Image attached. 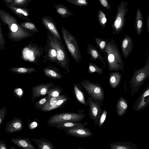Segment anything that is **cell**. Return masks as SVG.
I'll use <instances>...</instances> for the list:
<instances>
[{
	"mask_svg": "<svg viewBox=\"0 0 149 149\" xmlns=\"http://www.w3.org/2000/svg\"><path fill=\"white\" fill-rule=\"evenodd\" d=\"M0 20L3 24L8 26L9 32L7 36L12 41L18 42L33 36L21 26L15 17L3 9H0Z\"/></svg>",
	"mask_w": 149,
	"mask_h": 149,
	"instance_id": "1",
	"label": "cell"
},
{
	"mask_svg": "<svg viewBox=\"0 0 149 149\" xmlns=\"http://www.w3.org/2000/svg\"><path fill=\"white\" fill-rule=\"evenodd\" d=\"M44 48L32 42L24 47L19 57L24 61L37 64L44 52Z\"/></svg>",
	"mask_w": 149,
	"mask_h": 149,
	"instance_id": "2",
	"label": "cell"
},
{
	"mask_svg": "<svg viewBox=\"0 0 149 149\" xmlns=\"http://www.w3.org/2000/svg\"><path fill=\"white\" fill-rule=\"evenodd\" d=\"M149 77V64L147 61L142 68L135 70L130 81L132 95L137 92L146 80Z\"/></svg>",
	"mask_w": 149,
	"mask_h": 149,
	"instance_id": "3",
	"label": "cell"
},
{
	"mask_svg": "<svg viewBox=\"0 0 149 149\" xmlns=\"http://www.w3.org/2000/svg\"><path fill=\"white\" fill-rule=\"evenodd\" d=\"M48 38L54 47L56 52L57 64L61 68L67 69L69 62V58L64 45L50 32L47 34Z\"/></svg>",
	"mask_w": 149,
	"mask_h": 149,
	"instance_id": "4",
	"label": "cell"
},
{
	"mask_svg": "<svg viewBox=\"0 0 149 149\" xmlns=\"http://www.w3.org/2000/svg\"><path fill=\"white\" fill-rule=\"evenodd\" d=\"M63 39L68 51L75 61L79 63L81 56L79 44L75 37L63 27L61 28Z\"/></svg>",
	"mask_w": 149,
	"mask_h": 149,
	"instance_id": "5",
	"label": "cell"
},
{
	"mask_svg": "<svg viewBox=\"0 0 149 149\" xmlns=\"http://www.w3.org/2000/svg\"><path fill=\"white\" fill-rule=\"evenodd\" d=\"M85 115L73 113H59L51 116L47 121L48 125L55 127L60 124L68 122H79L85 117Z\"/></svg>",
	"mask_w": 149,
	"mask_h": 149,
	"instance_id": "6",
	"label": "cell"
},
{
	"mask_svg": "<svg viewBox=\"0 0 149 149\" xmlns=\"http://www.w3.org/2000/svg\"><path fill=\"white\" fill-rule=\"evenodd\" d=\"M81 84L90 97L102 103L105 94L102 87L99 83L85 79Z\"/></svg>",
	"mask_w": 149,
	"mask_h": 149,
	"instance_id": "7",
	"label": "cell"
},
{
	"mask_svg": "<svg viewBox=\"0 0 149 149\" xmlns=\"http://www.w3.org/2000/svg\"><path fill=\"white\" fill-rule=\"evenodd\" d=\"M88 101L89 105V114L91 118L93 119L96 124L98 123L99 117L102 111L101 107L102 103L90 97L88 98Z\"/></svg>",
	"mask_w": 149,
	"mask_h": 149,
	"instance_id": "8",
	"label": "cell"
},
{
	"mask_svg": "<svg viewBox=\"0 0 149 149\" xmlns=\"http://www.w3.org/2000/svg\"><path fill=\"white\" fill-rule=\"evenodd\" d=\"M149 105V86L148 85L132 106L136 111H141Z\"/></svg>",
	"mask_w": 149,
	"mask_h": 149,
	"instance_id": "9",
	"label": "cell"
},
{
	"mask_svg": "<svg viewBox=\"0 0 149 149\" xmlns=\"http://www.w3.org/2000/svg\"><path fill=\"white\" fill-rule=\"evenodd\" d=\"M41 22L48 31L56 37L61 43L63 44L54 20L50 16H46L42 18Z\"/></svg>",
	"mask_w": 149,
	"mask_h": 149,
	"instance_id": "10",
	"label": "cell"
},
{
	"mask_svg": "<svg viewBox=\"0 0 149 149\" xmlns=\"http://www.w3.org/2000/svg\"><path fill=\"white\" fill-rule=\"evenodd\" d=\"M23 127L21 119L18 117H15L6 123L4 130L6 132L13 133L21 131Z\"/></svg>",
	"mask_w": 149,
	"mask_h": 149,
	"instance_id": "11",
	"label": "cell"
},
{
	"mask_svg": "<svg viewBox=\"0 0 149 149\" xmlns=\"http://www.w3.org/2000/svg\"><path fill=\"white\" fill-rule=\"evenodd\" d=\"M68 135L79 138L88 137L92 135V133L89 129L84 127H79L64 130Z\"/></svg>",
	"mask_w": 149,
	"mask_h": 149,
	"instance_id": "12",
	"label": "cell"
},
{
	"mask_svg": "<svg viewBox=\"0 0 149 149\" xmlns=\"http://www.w3.org/2000/svg\"><path fill=\"white\" fill-rule=\"evenodd\" d=\"M44 50L45 54L43 57V58L57 63L56 50L47 38Z\"/></svg>",
	"mask_w": 149,
	"mask_h": 149,
	"instance_id": "13",
	"label": "cell"
},
{
	"mask_svg": "<svg viewBox=\"0 0 149 149\" xmlns=\"http://www.w3.org/2000/svg\"><path fill=\"white\" fill-rule=\"evenodd\" d=\"M50 85L51 84L49 83L41 84L33 87L31 89L32 94L31 97L32 101L36 97L47 94Z\"/></svg>",
	"mask_w": 149,
	"mask_h": 149,
	"instance_id": "14",
	"label": "cell"
},
{
	"mask_svg": "<svg viewBox=\"0 0 149 149\" xmlns=\"http://www.w3.org/2000/svg\"><path fill=\"white\" fill-rule=\"evenodd\" d=\"M11 140L15 145L23 149H38L33 145L31 140L29 137L12 138Z\"/></svg>",
	"mask_w": 149,
	"mask_h": 149,
	"instance_id": "15",
	"label": "cell"
},
{
	"mask_svg": "<svg viewBox=\"0 0 149 149\" xmlns=\"http://www.w3.org/2000/svg\"><path fill=\"white\" fill-rule=\"evenodd\" d=\"M7 6L19 19L26 21H31L29 17V11L26 8H21L12 5Z\"/></svg>",
	"mask_w": 149,
	"mask_h": 149,
	"instance_id": "16",
	"label": "cell"
},
{
	"mask_svg": "<svg viewBox=\"0 0 149 149\" xmlns=\"http://www.w3.org/2000/svg\"><path fill=\"white\" fill-rule=\"evenodd\" d=\"M31 141L35 143L38 149H54V144L44 138H32Z\"/></svg>",
	"mask_w": 149,
	"mask_h": 149,
	"instance_id": "17",
	"label": "cell"
},
{
	"mask_svg": "<svg viewBox=\"0 0 149 149\" xmlns=\"http://www.w3.org/2000/svg\"><path fill=\"white\" fill-rule=\"evenodd\" d=\"M128 107L127 101L123 96L120 97L118 100L116 105V113L118 116L120 117L123 116Z\"/></svg>",
	"mask_w": 149,
	"mask_h": 149,
	"instance_id": "18",
	"label": "cell"
},
{
	"mask_svg": "<svg viewBox=\"0 0 149 149\" xmlns=\"http://www.w3.org/2000/svg\"><path fill=\"white\" fill-rule=\"evenodd\" d=\"M54 6L56 9V12L62 17L67 18L74 15L69 9L65 5L58 4L54 5Z\"/></svg>",
	"mask_w": 149,
	"mask_h": 149,
	"instance_id": "19",
	"label": "cell"
},
{
	"mask_svg": "<svg viewBox=\"0 0 149 149\" xmlns=\"http://www.w3.org/2000/svg\"><path fill=\"white\" fill-rule=\"evenodd\" d=\"M122 75L118 72H112L109 74V83L112 88H116L120 84L122 79Z\"/></svg>",
	"mask_w": 149,
	"mask_h": 149,
	"instance_id": "20",
	"label": "cell"
},
{
	"mask_svg": "<svg viewBox=\"0 0 149 149\" xmlns=\"http://www.w3.org/2000/svg\"><path fill=\"white\" fill-rule=\"evenodd\" d=\"M87 123L86 122L84 123L68 122L63 123L56 125L55 127L57 129L61 130L70 129L79 127H84L86 125Z\"/></svg>",
	"mask_w": 149,
	"mask_h": 149,
	"instance_id": "21",
	"label": "cell"
},
{
	"mask_svg": "<svg viewBox=\"0 0 149 149\" xmlns=\"http://www.w3.org/2000/svg\"><path fill=\"white\" fill-rule=\"evenodd\" d=\"M9 70L17 74H30L36 71L34 68L21 66L12 67Z\"/></svg>",
	"mask_w": 149,
	"mask_h": 149,
	"instance_id": "22",
	"label": "cell"
},
{
	"mask_svg": "<svg viewBox=\"0 0 149 149\" xmlns=\"http://www.w3.org/2000/svg\"><path fill=\"white\" fill-rule=\"evenodd\" d=\"M19 24L23 29L33 34L38 33L39 31L36 25L31 21H26Z\"/></svg>",
	"mask_w": 149,
	"mask_h": 149,
	"instance_id": "23",
	"label": "cell"
},
{
	"mask_svg": "<svg viewBox=\"0 0 149 149\" xmlns=\"http://www.w3.org/2000/svg\"><path fill=\"white\" fill-rule=\"evenodd\" d=\"M65 97L64 96H59L57 97L48 98V100L43 106L41 108V110L47 111L50 108L53 106L59 100Z\"/></svg>",
	"mask_w": 149,
	"mask_h": 149,
	"instance_id": "24",
	"label": "cell"
},
{
	"mask_svg": "<svg viewBox=\"0 0 149 149\" xmlns=\"http://www.w3.org/2000/svg\"><path fill=\"white\" fill-rule=\"evenodd\" d=\"M74 89L76 97L78 100L82 104L87 105L88 103L85 100L84 96L82 92L79 89L77 85L74 84Z\"/></svg>",
	"mask_w": 149,
	"mask_h": 149,
	"instance_id": "25",
	"label": "cell"
},
{
	"mask_svg": "<svg viewBox=\"0 0 149 149\" xmlns=\"http://www.w3.org/2000/svg\"><path fill=\"white\" fill-rule=\"evenodd\" d=\"M44 72L47 76L54 79H59L61 76L54 70L49 68H46L44 69Z\"/></svg>",
	"mask_w": 149,
	"mask_h": 149,
	"instance_id": "26",
	"label": "cell"
},
{
	"mask_svg": "<svg viewBox=\"0 0 149 149\" xmlns=\"http://www.w3.org/2000/svg\"><path fill=\"white\" fill-rule=\"evenodd\" d=\"M103 70L102 68L99 67L96 65L92 63L89 64L88 72L90 74L95 72L101 75L103 73Z\"/></svg>",
	"mask_w": 149,
	"mask_h": 149,
	"instance_id": "27",
	"label": "cell"
},
{
	"mask_svg": "<svg viewBox=\"0 0 149 149\" xmlns=\"http://www.w3.org/2000/svg\"><path fill=\"white\" fill-rule=\"evenodd\" d=\"M31 0H13V5L15 6L25 8Z\"/></svg>",
	"mask_w": 149,
	"mask_h": 149,
	"instance_id": "28",
	"label": "cell"
},
{
	"mask_svg": "<svg viewBox=\"0 0 149 149\" xmlns=\"http://www.w3.org/2000/svg\"><path fill=\"white\" fill-rule=\"evenodd\" d=\"M68 3L79 6H84L88 5V2L86 0H66Z\"/></svg>",
	"mask_w": 149,
	"mask_h": 149,
	"instance_id": "29",
	"label": "cell"
},
{
	"mask_svg": "<svg viewBox=\"0 0 149 149\" xmlns=\"http://www.w3.org/2000/svg\"><path fill=\"white\" fill-rule=\"evenodd\" d=\"M61 92L60 90L58 88L49 90L47 93L48 98L58 97L59 96V94Z\"/></svg>",
	"mask_w": 149,
	"mask_h": 149,
	"instance_id": "30",
	"label": "cell"
},
{
	"mask_svg": "<svg viewBox=\"0 0 149 149\" xmlns=\"http://www.w3.org/2000/svg\"><path fill=\"white\" fill-rule=\"evenodd\" d=\"M107 111L105 109V108H104L102 110L101 114L98 120V123L100 127H101L102 126L105 121L107 117Z\"/></svg>",
	"mask_w": 149,
	"mask_h": 149,
	"instance_id": "31",
	"label": "cell"
},
{
	"mask_svg": "<svg viewBox=\"0 0 149 149\" xmlns=\"http://www.w3.org/2000/svg\"><path fill=\"white\" fill-rule=\"evenodd\" d=\"M6 40L3 35L1 27V23L0 21V49L5 48Z\"/></svg>",
	"mask_w": 149,
	"mask_h": 149,
	"instance_id": "32",
	"label": "cell"
},
{
	"mask_svg": "<svg viewBox=\"0 0 149 149\" xmlns=\"http://www.w3.org/2000/svg\"><path fill=\"white\" fill-rule=\"evenodd\" d=\"M13 93L15 97L17 99H21L23 95V90L19 88H16L14 89Z\"/></svg>",
	"mask_w": 149,
	"mask_h": 149,
	"instance_id": "33",
	"label": "cell"
},
{
	"mask_svg": "<svg viewBox=\"0 0 149 149\" xmlns=\"http://www.w3.org/2000/svg\"><path fill=\"white\" fill-rule=\"evenodd\" d=\"M111 149H132L130 146L125 144H116L111 145Z\"/></svg>",
	"mask_w": 149,
	"mask_h": 149,
	"instance_id": "34",
	"label": "cell"
},
{
	"mask_svg": "<svg viewBox=\"0 0 149 149\" xmlns=\"http://www.w3.org/2000/svg\"><path fill=\"white\" fill-rule=\"evenodd\" d=\"M66 97H65L58 100L55 104L52 107L49 108L47 111H49L58 108L63 104L67 100Z\"/></svg>",
	"mask_w": 149,
	"mask_h": 149,
	"instance_id": "35",
	"label": "cell"
},
{
	"mask_svg": "<svg viewBox=\"0 0 149 149\" xmlns=\"http://www.w3.org/2000/svg\"><path fill=\"white\" fill-rule=\"evenodd\" d=\"M7 111V109L5 107L0 108V126L5 118Z\"/></svg>",
	"mask_w": 149,
	"mask_h": 149,
	"instance_id": "36",
	"label": "cell"
},
{
	"mask_svg": "<svg viewBox=\"0 0 149 149\" xmlns=\"http://www.w3.org/2000/svg\"><path fill=\"white\" fill-rule=\"evenodd\" d=\"M28 127L30 130H33L37 127L38 125L37 122L36 121H31L27 120Z\"/></svg>",
	"mask_w": 149,
	"mask_h": 149,
	"instance_id": "37",
	"label": "cell"
},
{
	"mask_svg": "<svg viewBox=\"0 0 149 149\" xmlns=\"http://www.w3.org/2000/svg\"><path fill=\"white\" fill-rule=\"evenodd\" d=\"M48 99V97H46L41 99L38 102L36 103L35 106L37 107V106L38 107L39 106V108L40 107V106H42V107L47 101Z\"/></svg>",
	"mask_w": 149,
	"mask_h": 149,
	"instance_id": "38",
	"label": "cell"
},
{
	"mask_svg": "<svg viewBox=\"0 0 149 149\" xmlns=\"http://www.w3.org/2000/svg\"><path fill=\"white\" fill-rule=\"evenodd\" d=\"M99 15L100 23L103 25L104 24L106 23L107 21L105 15L103 12L101 11L100 12Z\"/></svg>",
	"mask_w": 149,
	"mask_h": 149,
	"instance_id": "39",
	"label": "cell"
},
{
	"mask_svg": "<svg viewBox=\"0 0 149 149\" xmlns=\"http://www.w3.org/2000/svg\"><path fill=\"white\" fill-rule=\"evenodd\" d=\"M0 149H8L5 140H0Z\"/></svg>",
	"mask_w": 149,
	"mask_h": 149,
	"instance_id": "40",
	"label": "cell"
},
{
	"mask_svg": "<svg viewBox=\"0 0 149 149\" xmlns=\"http://www.w3.org/2000/svg\"><path fill=\"white\" fill-rule=\"evenodd\" d=\"M100 1L102 5L104 7H107L108 6V3L106 0H100Z\"/></svg>",
	"mask_w": 149,
	"mask_h": 149,
	"instance_id": "41",
	"label": "cell"
},
{
	"mask_svg": "<svg viewBox=\"0 0 149 149\" xmlns=\"http://www.w3.org/2000/svg\"><path fill=\"white\" fill-rule=\"evenodd\" d=\"M142 24V22L141 20H138L137 23V26L138 29H140L141 28Z\"/></svg>",
	"mask_w": 149,
	"mask_h": 149,
	"instance_id": "42",
	"label": "cell"
},
{
	"mask_svg": "<svg viewBox=\"0 0 149 149\" xmlns=\"http://www.w3.org/2000/svg\"><path fill=\"white\" fill-rule=\"evenodd\" d=\"M106 45L105 42L104 41H102L100 44V47L101 49H103Z\"/></svg>",
	"mask_w": 149,
	"mask_h": 149,
	"instance_id": "43",
	"label": "cell"
},
{
	"mask_svg": "<svg viewBox=\"0 0 149 149\" xmlns=\"http://www.w3.org/2000/svg\"><path fill=\"white\" fill-rule=\"evenodd\" d=\"M10 149H17L15 147L13 146H10Z\"/></svg>",
	"mask_w": 149,
	"mask_h": 149,
	"instance_id": "44",
	"label": "cell"
},
{
	"mask_svg": "<svg viewBox=\"0 0 149 149\" xmlns=\"http://www.w3.org/2000/svg\"><path fill=\"white\" fill-rule=\"evenodd\" d=\"M76 149H84V148H81V147H79V148H76Z\"/></svg>",
	"mask_w": 149,
	"mask_h": 149,
	"instance_id": "45",
	"label": "cell"
}]
</instances>
